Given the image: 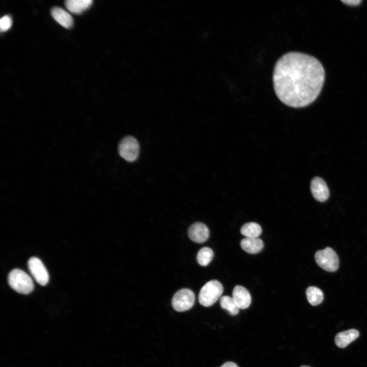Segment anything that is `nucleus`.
Here are the masks:
<instances>
[{
    "label": "nucleus",
    "mask_w": 367,
    "mask_h": 367,
    "mask_svg": "<svg viewBox=\"0 0 367 367\" xmlns=\"http://www.w3.org/2000/svg\"><path fill=\"white\" fill-rule=\"evenodd\" d=\"M8 282L15 291L22 294H28L34 289V283L31 277L18 269L11 271L8 275Z\"/></svg>",
    "instance_id": "f03ea898"
},
{
    "label": "nucleus",
    "mask_w": 367,
    "mask_h": 367,
    "mask_svg": "<svg viewBox=\"0 0 367 367\" xmlns=\"http://www.w3.org/2000/svg\"><path fill=\"white\" fill-rule=\"evenodd\" d=\"M300 367H310V366H307V365H302V366H300Z\"/></svg>",
    "instance_id": "4be33fe9"
},
{
    "label": "nucleus",
    "mask_w": 367,
    "mask_h": 367,
    "mask_svg": "<svg viewBox=\"0 0 367 367\" xmlns=\"http://www.w3.org/2000/svg\"><path fill=\"white\" fill-rule=\"evenodd\" d=\"M140 147L138 141L132 136L124 138L118 146L119 155L129 162L135 161L138 158Z\"/></svg>",
    "instance_id": "39448f33"
},
{
    "label": "nucleus",
    "mask_w": 367,
    "mask_h": 367,
    "mask_svg": "<svg viewBox=\"0 0 367 367\" xmlns=\"http://www.w3.org/2000/svg\"><path fill=\"white\" fill-rule=\"evenodd\" d=\"M223 292V287L219 281L216 280L209 281L200 291L199 302L205 307L211 306L218 300Z\"/></svg>",
    "instance_id": "7ed1b4c3"
},
{
    "label": "nucleus",
    "mask_w": 367,
    "mask_h": 367,
    "mask_svg": "<svg viewBox=\"0 0 367 367\" xmlns=\"http://www.w3.org/2000/svg\"><path fill=\"white\" fill-rule=\"evenodd\" d=\"M220 367H238V366L233 362L228 361L224 363Z\"/></svg>",
    "instance_id": "412c9836"
},
{
    "label": "nucleus",
    "mask_w": 367,
    "mask_h": 367,
    "mask_svg": "<svg viewBox=\"0 0 367 367\" xmlns=\"http://www.w3.org/2000/svg\"><path fill=\"white\" fill-rule=\"evenodd\" d=\"M220 304L222 308L226 310L232 316L237 315L239 308L232 297L224 296L221 297Z\"/></svg>",
    "instance_id": "f3484780"
},
{
    "label": "nucleus",
    "mask_w": 367,
    "mask_h": 367,
    "mask_svg": "<svg viewBox=\"0 0 367 367\" xmlns=\"http://www.w3.org/2000/svg\"><path fill=\"white\" fill-rule=\"evenodd\" d=\"M232 298L239 309L248 308L251 302V297L249 292L241 285H236L234 287Z\"/></svg>",
    "instance_id": "9d476101"
},
{
    "label": "nucleus",
    "mask_w": 367,
    "mask_h": 367,
    "mask_svg": "<svg viewBox=\"0 0 367 367\" xmlns=\"http://www.w3.org/2000/svg\"><path fill=\"white\" fill-rule=\"evenodd\" d=\"M341 2L345 5L350 6H357L360 5L362 0H342Z\"/></svg>",
    "instance_id": "aec40b11"
},
{
    "label": "nucleus",
    "mask_w": 367,
    "mask_h": 367,
    "mask_svg": "<svg viewBox=\"0 0 367 367\" xmlns=\"http://www.w3.org/2000/svg\"><path fill=\"white\" fill-rule=\"evenodd\" d=\"M314 258L317 264L327 272H334L338 268V257L336 252L330 247L318 251Z\"/></svg>",
    "instance_id": "20e7f679"
},
{
    "label": "nucleus",
    "mask_w": 367,
    "mask_h": 367,
    "mask_svg": "<svg viewBox=\"0 0 367 367\" xmlns=\"http://www.w3.org/2000/svg\"><path fill=\"white\" fill-rule=\"evenodd\" d=\"M28 268L35 280L40 285H45L48 282V273L42 261L36 257L28 261Z\"/></svg>",
    "instance_id": "0eeeda50"
},
{
    "label": "nucleus",
    "mask_w": 367,
    "mask_h": 367,
    "mask_svg": "<svg viewBox=\"0 0 367 367\" xmlns=\"http://www.w3.org/2000/svg\"><path fill=\"white\" fill-rule=\"evenodd\" d=\"M93 2L92 0H67L65 6L70 12L80 14L89 9Z\"/></svg>",
    "instance_id": "4468645a"
},
{
    "label": "nucleus",
    "mask_w": 367,
    "mask_h": 367,
    "mask_svg": "<svg viewBox=\"0 0 367 367\" xmlns=\"http://www.w3.org/2000/svg\"><path fill=\"white\" fill-rule=\"evenodd\" d=\"M50 13L54 19L63 27L70 29L72 27L73 18L63 9L58 7H54L51 9Z\"/></svg>",
    "instance_id": "9b49d317"
},
{
    "label": "nucleus",
    "mask_w": 367,
    "mask_h": 367,
    "mask_svg": "<svg viewBox=\"0 0 367 367\" xmlns=\"http://www.w3.org/2000/svg\"><path fill=\"white\" fill-rule=\"evenodd\" d=\"M306 295L308 301L313 306L320 304L324 299L322 291L316 286L308 287L306 289Z\"/></svg>",
    "instance_id": "2eb2a0df"
},
{
    "label": "nucleus",
    "mask_w": 367,
    "mask_h": 367,
    "mask_svg": "<svg viewBox=\"0 0 367 367\" xmlns=\"http://www.w3.org/2000/svg\"><path fill=\"white\" fill-rule=\"evenodd\" d=\"M325 79L322 63L314 57L300 52L283 55L276 62L273 82L275 92L285 105L299 108L313 102Z\"/></svg>",
    "instance_id": "f257e3e1"
},
{
    "label": "nucleus",
    "mask_w": 367,
    "mask_h": 367,
    "mask_svg": "<svg viewBox=\"0 0 367 367\" xmlns=\"http://www.w3.org/2000/svg\"><path fill=\"white\" fill-rule=\"evenodd\" d=\"M241 246L247 253L255 254L262 250L264 243L258 238H245L241 241Z\"/></svg>",
    "instance_id": "ddd939ff"
},
{
    "label": "nucleus",
    "mask_w": 367,
    "mask_h": 367,
    "mask_svg": "<svg viewBox=\"0 0 367 367\" xmlns=\"http://www.w3.org/2000/svg\"><path fill=\"white\" fill-rule=\"evenodd\" d=\"M12 20L9 15H5L0 20V29L1 32L8 31L12 26Z\"/></svg>",
    "instance_id": "6ab92c4d"
},
{
    "label": "nucleus",
    "mask_w": 367,
    "mask_h": 367,
    "mask_svg": "<svg viewBox=\"0 0 367 367\" xmlns=\"http://www.w3.org/2000/svg\"><path fill=\"white\" fill-rule=\"evenodd\" d=\"M195 301V295L191 290L188 289H181L175 293L171 303L175 310L182 312L192 307Z\"/></svg>",
    "instance_id": "423d86ee"
},
{
    "label": "nucleus",
    "mask_w": 367,
    "mask_h": 367,
    "mask_svg": "<svg viewBox=\"0 0 367 367\" xmlns=\"http://www.w3.org/2000/svg\"><path fill=\"white\" fill-rule=\"evenodd\" d=\"M310 190L313 197L319 202H324L329 196V191L325 181L319 177L312 179Z\"/></svg>",
    "instance_id": "1a4fd4ad"
},
{
    "label": "nucleus",
    "mask_w": 367,
    "mask_h": 367,
    "mask_svg": "<svg viewBox=\"0 0 367 367\" xmlns=\"http://www.w3.org/2000/svg\"><path fill=\"white\" fill-rule=\"evenodd\" d=\"M359 335V332L354 329L340 332L336 335L335 343L337 347L344 348L355 340Z\"/></svg>",
    "instance_id": "f8f14e48"
},
{
    "label": "nucleus",
    "mask_w": 367,
    "mask_h": 367,
    "mask_svg": "<svg viewBox=\"0 0 367 367\" xmlns=\"http://www.w3.org/2000/svg\"><path fill=\"white\" fill-rule=\"evenodd\" d=\"M261 232L260 226L255 222L247 223L241 229V233L246 238H257Z\"/></svg>",
    "instance_id": "dca6fc26"
},
{
    "label": "nucleus",
    "mask_w": 367,
    "mask_h": 367,
    "mask_svg": "<svg viewBox=\"0 0 367 367\" xmlns=\"http://www.w3.org/2000/svg\"><path fill=\"white\" fill-rule=\"evenodd\" d=\"M214 253L212 249L204 247L199 250L197 254V260L201 266H206L211 261Z\"/></svg>",
    "instance_id": "a211bd4d"
},
{
    "label": "nucleus",
    "mask_w": 367,
    "mask_h": 367,
    "mask_svg": "<svg viewBox=\"0 0 367 367\" xmlns=\"http://www.w3.org/2000/svg\"><path fill=\"white\" fill-rule=\"evenodd\" d=\"M188 234L192 241L197 243H202L208 238L209 229L204 223L197 222L190 226Z\"/></svg>",
    "instance_id": "6e6552de"
}]
</instances>
